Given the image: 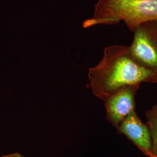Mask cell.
<instances>
[{"instance_id": "6da1fadb", "label": "cell", "mask_w": 157, "mask_h": 157, "mask_svg": "<svg viewBox=\"0 0 157 157\" xmlns=\"http://www.w3.org/2000/svg\"><path fill=\"white\" fill-rule=\"evenodd\" d=\"M88 76L93 93L102 100L125 86L157 83V75L136 62L126 45L106 47L101 61L89 69Z\"/></svg>"}, {"instance_id": "7a4b0ae2", "label": "cell", "mask_w": 157, "mask_h": 157, "mask_svg": "<svg viewBox=\"0 0 157 157\" xmlns=\"http://www.w3.org/2000/svg\"><path fill=\"white\" fill-rule=\"evenodd\" d=\"M93 16L83 23L84 28L124 22L133 32L143 23L157 21V0H98Z\"/></svg>"}, {"instance_id": "3957f363", "label": "cell", "mask_w": 157, "mask_h": 157, "mask_svg": "<svg viewBox=\"0 0 157 157\" xmlns=\"http://www.w3.org/2000/svg\"><path fill=\"white\" fill-rule=\"evenodd\" d=\"M129 51L141 66L157 75V21L143 23L135 29Z\"/></svg>"}, {"instance_id": "277c9868", "label": "cell", "mask_w": 157, "mask_h": 157, "mask_svg": "<svg viewBox=\"0 0 157 157\" xmlns=\"http://www.w3.org/2000/svg\"><path fill=\"white\" fill-rule=\"evenodd\" d=\"M140 86L135 84L122 87L103 100L107 112L106 118L117 129L135 110V95Z\"/></svg>"}, {"instance_id": "5b68a950", "label": "cell", "mask_w": 157, "mask_h": 157, "mask_svg": "<svg viewBox=\"0 0 157 157\" xmlns=\"http://www.w3.org/2000/svg\"><path fill=\"white\" fill-rule=\"evenodd\" d=\"M119 133L126 136L143 153L148 157H155L151 151L150 129L137 116L136 109L132 111L118 128Z\"/></svg>"}, {"instance_id": "8992f818", "label": "cell", "mask_w": 157, "mask_h": 157, "mask_svg": "<svg viewBox=\"0 0 157 157\" xmlns=\"http://www.w3.org/2000/svg\"><path fill=\"white\" fill-rule=\"evenodd\" d=\"M146 118L151 138L152 152L157 157V104L147 111Z\"/></svg>"}, {"instance_id": "52a82bcc", "label": "cell", "mask_w": 157, "mask_h": 157, "mask_svg": "<svg viewBox=\"0 0 157 157\" xmlns=\"http://www.w3.org/2000/svg\"><path fill=\"white\" fill-rule=\"evenodd\" d=\"M0 157H25L22 155L21 154L18 153V152H14V153H11L8 154H5L2 155Z\"/></svg>"}]
</instances>
